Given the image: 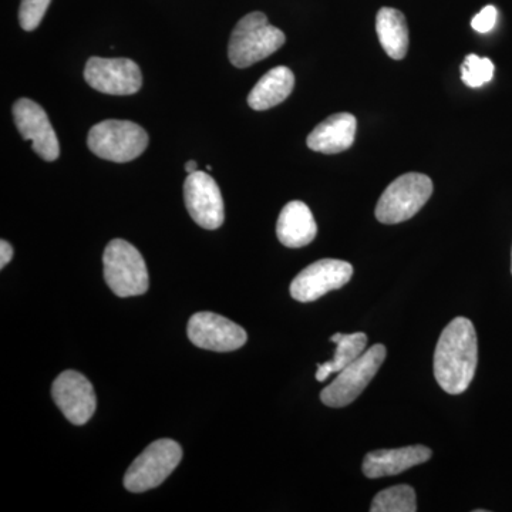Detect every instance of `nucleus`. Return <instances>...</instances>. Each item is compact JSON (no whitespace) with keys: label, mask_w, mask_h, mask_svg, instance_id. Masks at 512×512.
<instances>
[{"label":"nucleus","mask_w":512,"mask_h":512,"mask_svg":"<svg viewBox=\"0 0 512 512\" xmlns=\"http://www.w3.org/2000/svg\"><path fill=\"white\" fill-rule=\"evenodd\" d=\"M477 333L470 319L458 316L441 333L434 353V376L448 394L466 392L476 375Z\"/></svg>","instance_id":"obj_1"},{"label":"nucleus","mask_w":512,"mask_h":512,"mask_svg":"<svg viewBox=\"0 0 512 512\" xmlns=\"http://www.w3.org/2000/svg\"><path fill=\"white\" fill-rule=\"evenodd\" d=\"M285 42V33L272 26L264 13H249L239 20L229 39V62L238 69H247L274 55Z\"/></svg>","instance_id":"obj_2"},{"label":"nucleus","mask_w":512,"mask_h":512,"mask_svg":"<svg viewBox=\"0 0 512 512\" xmlns=\"http://www.w3.org/2000/svg\"><path fill=\"white\" fill-rule=\"evenodd\" d=\"M104 279L120 298L144 295L148 291L146 261L138 249L124 239L109 242L103 255Z\"/></svg>","instance_id":"obj_3"},{"label":"nucleus","mask_w":512,"mask_h":512,"mask_svg":"<svg viewBox=\"0 0 512 512\" xmlns=\"http://www.w3.org/2000/svg\"><path fill=\"white\" fill-rule=\"evenodd\" d=\"M87 146L103 160L128 163L146 151L148 134L133 121L106 120L89 131Z\"/></svg>","instance_id":"obj_4"},{"label":"nucleus","mask_w":512,"mask_h":512,"mask_svg":"<svg viewBox=\"0 0 512 512\" xmlns=\"http://www.w3.org/2000/svg\"><path fill=\"white\" fill-rule=\"evenodd\" d=\"M433 194V181L427 175L407 173L394 180L376 205V218L393 225L409 221L426 205Z\"/></svg>","instance_id":"obj_5"},{"label":"nucleus","mask_w":512,"mask_h":512,"mask_svg":"<svg viewBox=\"0 0 512 512\" xmlns=\"http://www.w3.org/2000/svg\"><path fill=\"white\" fill-rule=\"evenodd\" d=\"M181 458H183V448L177 441L170 439L154 441L128 468L124 476V487L136 494L160 487L173 474Z\"/></svg>","instance_id":"obj_6"},{"label":"nucleus","mask_w":512,"mask_h":512,"mask_svg":"<svg viewBox=\"0 0 512 512\" xmlns=\"http://www.w3.org/2000/svg\"><path fill=\"white\" fill-rule=\"evenodd\" d=\"M386 359V348L375 345L365 350L355 362L338 373V377L320 393V399L329 407H345L355 402L369 386Z\"/></svg>","instance_id":"obj_7"},{"label":"nucleus","mask_w":512,"mask_h":512,"mask_svg":"<svg viewBox=\"0 0 512 512\" xmlns=\"http://www.w3.org/2000/svg\"><path fill=\"white\" fill-rule=\"evenodd\" d=\"M84 79L97 92L110 96H130L143 86L140 66L130 59L90 57Z\"/></svg>","instance_id":"obj_8"},{"label":"nucleus","mask_w":512,"mask_h":512,"mask_svg":"<svg viewBox=\"0 0 512 512\" xmlns=\"http://www.w3.org/2000/svg\"><path fill=\"white\" fill-rule=\"evenodd\" d=\"M353 276V266L339 259H320L303 269L293 279L291 295L295 301L308 303L318 301L330 291L343 288Z\"/></svg>","instance_id":"obj_9"},{"label":"nucleus","mask_w":512,"mask_h":512,"mask_svg":"<svg viewBox=\"0 0 512 512\" xmlns=\"http://www.w3.org/2000/svg\"><path fill=\"white\" fill-rule=\"evenodd\" d=\"M188 338L197 348L212 352H234L247 343L241 326L212 312H198L188 322Z\"/></svg>","instance_id":"obj_10"},{"label":"nucleus","mask_w":512,"mask_h":512,"mask_svg":"<svg viewBox=\"0 0 512 512\" xmlns=\"http://www.w3.org/2000/svg\"><path fill=\"white\" fill-rule=\"evenodd\" d=\"M185 207L192 220L204 229H218L224 224V200L217 181L205 171L188 174L184 183Z\"/></svg>","instance_id":"obj_11"},{"label":"nucleus","mask_w":512,"mask_h":512,"mask_svg":"<svg viewBox=\"0 0 512 512\" xmlns=\"http://www.w3.org/2000/svg\"><path fill=\"white\" fill-rule=\"evenodd\" d=\"M52 397L60 412L74 426H83L92 419L97 407L93 384L82 373L66 370L52 386Z\"/></svg>","instance_id":"obj_12"},{"label":"nucleus","mask_w":512,"mask_h":512,"mask_svg":"<svg viewBox=\"0 0 512 512\" xmlns=\"http://www.w3.org/2000/svg\"><path fill=\"white\" fill-rule=\"evenodd\" d=\"M13 119L22 137L26 141H32V148L37 156L45 161L59 158V140L42 106L30 99H20L13 106Z\"/></svg>","instance_id":"obj_13"},{"label":"nucleus","mask_w":512,"mask_h":512,"mask_svg":"<svg viewBox=\"0 0 512 512\" xmlns=\"http://www.w3.org/2000/svg\"><path fill=\"white\" fill-rule=\"evenodd\" d=\"M431 450L426 446H409L396 450H376L366 454L363 460V474L367 478L397 476L403 471L426 463Z\"/></svg>","instance_id":"obj_14"},{"label":"nucleus","mask_w":512,"mask_h":512,"mask_svg":"<svg viewBox=\"0 0 512 512\" xmlns=\"http://www.w3.org/2000/svg\"><path fill=\"white\" fill-rule=\"evenodd\" d=\"M357 121L353 114L338 113L328 117L313 128L306 144L311 150L322 154H338L353 146Z\"/></svg>","instance_id":"obj_15"},{"label":"nucleus","mask_w":512,"mask_h":512,"mask_svg":"<svg viewBox=\"0 0 512 512\" xmlns=\"http://www.w3.org/2000/svg\"><path fill=\"white\" fill-rule=\"evenodd\" d=\"M318 234V225L312 211L302 201L286 204L276 224L279 242L288 248H302L311 244Z\"/></svg>","instance_id":"obj_16"},{"label":"nucleus","mask_w":512,"mask_h":512,"mask_svg":"<svg viewBox=\"0 0 512 512\" xmlns=\"http://www.w3.org/2000/svg\"><path fill=\"white\" fill-rule=\"evenodd\" d=\"M295 87V76L285 66L275 67L262 76L248 96L251 109L264 111L284 103Z\"/></svg>","instance_id":"obj_17"},{"label":"nucleus","mask_w":512,"mask_h":512,"mask_svg":"<svg viewBox=\"0 0 512 512\" xmlns=\"http://www.w3.org/2000/svg\"><path fill=\"white\" fill-rule=\"evenodd\" d=\"M376 32L384 52L394 60H402L409 49V29L400 10L382 8L376 16Z\"/></svg>","instance_id":"obj_18"},{"label":"nucleus","mask_w":512,"mask_h":512,"mask_svg":"<svg viewBox=\"0 0 512 512\" xmlns=\"http://www.w3.org/2000/svg\"><path fill=\"white\" fill-rule=\"evenodd\" d=\"M330 342L336 343L335 357L330 362L319 363L316 380L325 382L332 373L342 372L350 363L355 362L357 357L365 352L367 345V336L365 333H350L342 335L336 333L330 338Z\"/></svg>","instance_id":"obj_19"},{"label":"nucleus","mask_w":512,"mask_h":512,"mask_svg":"<svg viewBox=\"0 0 512 512\" xmlns=\"http://www.w3.org/2000/svg\"><path fill=\"white\" fill-rule=\"evenodd\" d=\"M372 512H416V491L410 485H394L380 491L373 500Z\"/></svg>","instance_id":"obj_20"},{"label":"nucleus","mask_w":512,"mask_h":512,"mask_svg":"<svg viewBox=\"0 0 512 512\" xmlns=\"http://www.w3.org/2000/svg\"><path fill=\"white\" fill-rule=\"evenodd\" d=\"M494 64L487 57L468 55L461 64V79L468 87H481L494 77Z\"/></svg>","instance_id":"obj_21"},{"label":"nucleus","mask_w":512,"mask_h":512,"mask_svg":"<svg viewBox=\"0 0 512 512\" xmlns=\"http://www.w3.org/2000/svg\"><path fill=\"white\" fill-rule=\"evenodd\" d=\"M52 0H22L19 9V22L23 30L32 32L42 23Z\"/></svg>","instance_id":"obj_22"},{"label":"nucleus","mask_w":512,"mask_h":512,"mask_svg":"<svg viewBox=\"0 0 512 512\" xmlns=\"http://www.w3.org/2000/svg\"><path fill=\"white\" fill-rule=\"evenodd\" d=\"M498 12L494 6H485L483 10L473 19L471 26L478 33H488L494 29L495 23H497Z\"/></svg>","instance_id":"obj_23"},{"label":"nucleus","mask_w":512,"mask_h":512,"mask_svg":"<svg viewBox=\"0 0 512 512\" xmlns=\"http://www.w3.org/2000/svg\"><path fill=\"white\" fill-rule=\"evenodd\" d=\"M13 258V248L9 242L2 241L0 242V268H5L6 265L12 261Z\"/></svg>","instance_id":"obj_24"},{"label":"nucleus","mask_w":512,"mask_h":512,"mask_svg":"<svg viewBox=\"0 0 512 512\" xmlns=\"http://www.w3.org/2000/svg\"><path fill=\"white\" fill-rule=\"evenodd\" d=\"M185 171H187L188 174H192L195 173V171H198L197 161H188V163L185 164Z\"/></svg>","instance_id":"obj_25"},{"label":"nucleus","mask_w":512,"mask_h":512,"mask_svg":"<svg viewBox=\"0 0 512 512\" xmlns=\"http://www.w3.org/2000/svg\"><path fill=\"white\" fill-rule=\"evenodd\" d=\"M511 272H512V264H511Z\"/></svg>","instance_id":"obj_26"}]
</instances>
